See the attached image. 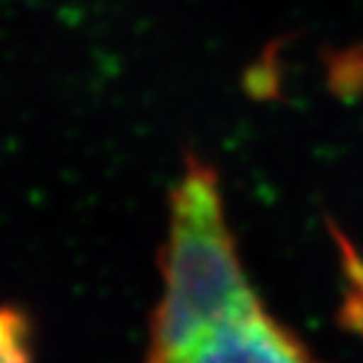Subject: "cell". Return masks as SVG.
Returning a JSON list of instances; mask_svg holds the SVG:
<instances>
[{
  "label": "cell",
  "instance_id": "6da1fadb",
  "mask_svg": "<svg viewBox=\"0 0 363 363\" xmlns=\"http://www.w3.org/2000/svg\"><path fill=\"white\" fill-rule=\"evenodd\" d=\"M160 265L162 298L152 314L148 354L179 350L218 321L260 305L230 230L218 176L197 157L185 160L169 199Z\"/></svg>",
  "mask_w": 363,
  "mask_h": 363
},
{
  "label": "cell",
  "instance_id": "7a4b0ae2",
  "mask_svg": "<svg viewBox=\"0 0 363 363\" xmlns=\"http://www.w3.org/2000/svg\"><path fill=\"white\" fill-rule=\"evenodd\" d=\"M145 363H321L262 305L228 316L204 333Z\"/></svg>",
  "mask_w": 363,
  "mask_h": 363
},
{
  "label": "cell",
  "instance_id": "3957f363",
  "mask_svg": "<svg viewBox=\"0 0 363 363\" xmlns=\"http://www.w3.org/2000/svg\"><path fill=\"white\" fill-rule=\"evenodd\" d=\"M30 323L14 307H0V363H30Z\"/></svg>",
  "mask_w": 363,
  "mask_h": 363
}]
</instances>
